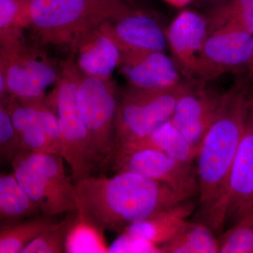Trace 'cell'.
<instances>
[{"instance_id": "6da1fadb", "label": "cell", "mask_w": 253, "mask_h": 253, "mask_svg": "<svg viewBox=\"0 0 253 253\" xmlns=\"http://www.w3.org/2000/svg\"><path fill=\"white\" fill-rule=\"evenodd\" d=\"M253 91L247 80H240L224 93L217 117L198 150L199 215L216 234L226 224L229 176L244 134Z\"/></svg>"}, {"instance_id": "7a4b0ae2", "label": "cell", "mask_w": 253, "mask_h": 253, "mask_svg": "<svg viewBox=\"0 0 253 253\" xmlns=\"http://www.w3.org/2000/svg\"><path fill=\"white\" fill-rule=\"evenodd\" d=\"M75 184L80 218L102 232L121 234L131 224L188 200L166 184L131 172L111 177L92 174Z\"/></svg>"}, {"instance_id": "3957f363", "label": "cell", "mask_w": 253, "mask_h": 253, "mask_svg": "<svg viewBox=\"0 0 253 253\" xmlns=\"http://www.w3.org/2000/svg\"><path fill=\"white\" fill-rule=\"evenodd\" d=\"M25 28L39 45L67 46L87 32L138 9L131 0L25 1Z\"/></svg>"}, {"instance_id": "277c9868", "label": "cell", "mask_w": 253, "mask_h": 253, "mask_svg": "<svg viewBox=\"0 0 253 253\" xmlns=\"http://www.w3.org/2000/svg\"><path fill=\"white\" fill-rule=\"evenodd\" d=\"M81 72L71 58L61 63L60 77L46 101L56 113L61 139V156L71 169L74 183L92 175L97 163L89 132L78 107Z\"/></svg>"}, {"instance_id": "5b68a950", "label": "cell", "mask_w": 253, "mask_h": 253, "mask_svg": "<svg viewBox=\"0 0 253 253\" xmlns=\"http://www.w3.org/2000/svg\"><path fill=\"white\" fill-rule=\"evenodd\" d=\"M60 154L21 150L11 161L20 185L42 214L57 217L78 211L76 184L65 171Z\"/></svg>"}, {"instance_id": "8992f818", "label": "cell", "mask_w": 253, "mask_h": 253, "mask_svg": "<svg viewBox=\"0 0 253 253\" xmlns=\"http://www.w3.org/2000/svg\"><path fill=\"white\" fill-rule=\"evenodd\" d=\"M191 86L181 83L165 89L130 85L125 88L118 95L114 148L110 161L115 155L144 139L170 119L178 101Z\"/></svg>"}, {"instance_id": "52a82bcc", "label": "cell", "mask_w": 253, "mask_h": 253, "mask_svg": "<svg viewBox=\"0 0 253 253\" xmlns=\"http://www.w3.org/2000/svg\"><path fill=\"white\" fill-rule=\"evenodd\" d=\"M38 44L25 38L0 46V76L6 78L8 94L24 101L45 97L46 89L60 77L58 64Z\"/></svg>"}, {"instance_id": "ba28073f", "label": "cell", "mask_w": 253, "mask_h": 253, "mask_svg": "<svg viewBox=\"0 0 253 253\" xmlns=\"http://www.w3.org/2000/svg\"><path fill=\"white\" fill-rule=\"evenodd\" d=\"M118 95L112 79H100L81 73L78 107L90 136L97 169L101 171L106 170L114 148Z\"/></svg>"}, {"instance_id": "9c48e42d", "label": "cell", "mask_w": 253, "mask_h": 253, "mask_svg": "<svg viewBox=\"0 0 253 253\" xmlns=\"http://www.w3.org/2000/svg\"><path fill=\"white\" fill-rule=\"evenodd\" d=\"M115 172H131L163 183L186 199L199 196L194 163L182 162L152 149H136L115 159L108 168Z\"/></svg>"}, {"instance_id": "30bf717a", "label": "cell", "mask_w": 253, "mask_h": 253, "mask_svg": "<svg viewBox=\"0 0 253 253\" xmlns=\"http://www.w3.org/2000/svg\"><path fill=\"white\" fill-rule=\"evenodd\" d=\"M253 36L236 28H221L208 35L200 52L196 80L212 81L227 73L246 69Z\"/></svg>"}, {"instance_id": "8fae6325", "label": "cell", "mask_w": 253, "mask_h": 253, "mask_svg": "<svg viewBox=\"0 0 253 253\" xmlns=\"http://www.w3.org/2000/svg\"><path fill=\"white\" fill-rule=\"evenodd\" d=\"M224 94L191 86L176 105L171 121L197 150L217 117Z\"/></svg>"}, {"instance_id": "7c38bea8", "label": "cell", "mask_w": 253, "mask_h": 253, "mask_svg": "<svg viewBox=\"0 0 253 253\" xmlns=\"http://www.w3.org/2000/svg\"><path fill=\"white\" fill-rule=\"evenodd\" d=\"M208 36L207 18L191 10L178 15L166 31L173 61L181 76L196 80L200 52Z\"/></svg>"}, {"instance_id": "4fadbf2b", "label": "cell", "mask_w": 253, "mask_h": 253, "mask_svg": "<svg viewBox=\"0 0 253 253\" xmlns=\"http://www.w3.org/2000/svg\"><path fill=\"white\" fill-rule=\"evenodd\" d=\"M120 71L128 84L144 89H165L180 84L181 73L165 51H122Z\"/></svg>"}, {"instance_id": "5bb4252c", "label": "cell", "mask_w": 253, "mask_h": 253, "mask_svg": "<svg viewBox=\"0 0 253 253\" xmlns=\"http://www.w3.org/2000/svg\"><path fill=\"white\" fill-rule=\"evenodd\" d=\"M112 38L122 51H165L166 32L154 18L138 9L99 27Z\"/></svg>"}, {"instance_id": "9a60e30c", "label": "cell", "mask_w": 253, "mask_h": 253, "mask_svg": "<svg viewBox=\"0 0 253 253\" xmlns=\"http://www.w3.org/2000/svg\"><path fill=\"white\" fill-rule=\"evenodd\" d=\"M253 195V91L244 134L229 176L226 223L234 224Z\"/></svg>"}, {"instance_id": "2e32d148", "label": "cell", "mask_w": 253, "mask_h": 253, "mask_svg": "<svg viewBox=\"0 0 253 253\" xmlns=\"http://www.w3.org/2000/svg\"><path fill=\"white\" fill-rule=\"evenodd\" d=\"M70 51L80 71L90 77L112 79L121 62L119 47L99 27L82 36Z\"/></svg>"}, {"instance_id": "e0dca14e", "label": "cell", "mask_w": 253, "mask_h": 253, "mask_svg": "<svg viewBox=\"0 0 253 253\" xmlns=\"http://www.w3.org/2000/svg\"><path fill=\"white\" fill-rule=\"evenodd\" d=\"M196 207L194 199L186 200L131 224L124 231L161 247L185 226Z\"/></svg>"}, {"instance_id": "ac0fdd59", "label": "cell", "mask_w": 253, "mask_h": 253, "mask_svg": "<svg viewBox=\"0 0 253 253\" xmlns=\"http://www.w3.org/2000/svg\"><path fill=\"white\" fill-rule=\"evenodd\" d=\"M141 149L157 150L182 162L189 163H194L198 153L197 149L169 119L158 126L144 139L129 145L115 155L110 161L108 168L111 162L119 156Z\"/></svg>"}, {"instance_id": "d6986e66", "label": "cell", "mask_w": 253, "mask_h": 253, "mask_svg": "<svg viewBox=\"0 0 253 253\" xmlns=\"http://www.w3.org/2000/svg\"><path fill=\"white\" fill-rule=\"evenodd\" d=\"M42 214L14 173L0 175V224L11 225Z\"/></svg>"}, {"instance_id": "ffe728a7", "label": "cell", "mask_w": 253, "mask_h": 253, "mask_svg": "<svg viewBox=\"0 0 253 253\" xmlns=\"http://www.w3.org/2000/svg\"><path fill=\"white\" fill-rule=\"evenodd\" d=\"M56 217L41 215L11 225L0 226V253H22L30 243L58 225Z\"/></svg>"}, {"instance_id": "44dd1931", "label": "cell", "mask_w": 253, "mask_h": 253, "mask_svg": "<svg viewBox=\"0 0 253 253\" xmlns=\"http://www.w3.org/2000/svg\"><path fill=\"white\" fill-rule=\"evenodd\" d=\"M204 221H188L174 237L161 245L162 253H217L219 239Z\"/></svg>"}, {"instance_id": "7402d4cb", "label": "cell", "mask_w": 253, "mask_h": 253, "mask_svg": "<svg viewBox=\"0 0 253 253\" xmlns=\"http://www.w3.org/2000/svg\"><path fill=\"white\" fill-rule=\"evenodd\" d=\"M206 18L208 35L219 28H231L253 36V0H227L213 8Z\"/></svg>"}, {"instance_id": "603a6c76", "label": "cell", "mask_w": 253, "mask_h": 253, "mask_svg": "<svg viewBox=\"0 0 253 253\" xmlns=\"http://www.w3.org/2000/svg\"><path fill=\"white\" fill-rule=\"evenodd\" d=\"M78 218V211L66 213V217L59 221L57 226L43 233L30 243L23 249L22 253H66L68 234Z\"/></svg>"}, {"instance_id": "cb8c5ba5", "label": "cell", "mask_w": 253, "mask_h": 253, "mask_svg": "<svg viewBox=\"0 0 253 253\" xmlns=\"http://www.w3.org/2000/svg\"><path fill=\"white\" fill-rule=\"evenodd\" d=\"M104 233L79 216L68 234L66 253H108Z\"/></svg>"}, {"instance_id": "d4e9b609", "label": "cell", "mask_w": 253, "mask_h": 253, "mask_svg": "<svg viewBox=\"0 0 253 253\" xmlns=\"http://www.w3.org/2000/svg\"><path fill=\"white\" fill-rule=\"evenodd\" d=\"M25 0H0V45L24 38Z\"/></svg>"}, {"instance_id": "484cf974", "label": "cell", "mask_w": 253, "mask_h": 253, "mask_svg": "<svg viewBox=\"0 0 253 253\" xmlns=\"http://www.w3.org/2000/svg\"><path fill=\"white\" fill-rule=\"evenodd\" d=\"M221 253H253V214L239 219L219 239Z\"/></svg>"}, {"instance_id": "4316f807", "label": "cell", "mask_w": 253, "mask_h": 253, "mask_svg": "<svg viewBox=\"0 0 253 253\" xmlns=\"http://www.w3.org/2000/svg\"><path fill=\"white\" fill-rule=\"evenodd\" d=\"M22 150L21 138L13 125L9 113L0 104V160L11 163L13 158Z\"/></svg>"}, {"instance_id": "83f0119b", "label": "cell", "mask_w": 253, "mask_h": 253, "mask_svg": "<svg viewBox=\"0 0 253 253\" xmlns=\"http://www.w3.org/2000/svg\"><path fill=\"white\" fill-rule=\"evenodd\" d=\"M108 253H162L161 247L151 244L149 241L136 237L128 233L120 234L111 246H109Z\"/></svg>"}, {"instance_id": "f1b7e54d", "label": "cell", "mask_w": 253, "mask_h": 253, "mask_svg": "<svg viewBox=\"0 0 253 253\" xmlns=\"http://www.w3.org/2000/svg\"><path fill=\"white\" fill-rule=\"evenodd\" d=\"M246 71L247 72L246 80L249 82L250 85L253 89V45L252 53H251V58H250L249 63H248L247 66H246Z\"/></svg>"}, {"instance_id": "f546056e", "label": "cell", "mask_w": 253, "mask_h": 253, "mask_svg": "<svg viewBox=\"0 0 253 253\" xmlns=\"http://www.w3.org/2000/svg\"><path fill=\"white\" fill-rule=\"evenodd\" d=\"M162 1L172 7L180 9V8L185 7L194 0H162Z\"/></svg>"}, {"instance_id": "4dcf8cb0", "label": "cell", "mask_w": 253, "mask_h": 253, "mask_svg": "<svg viewBox=\"0 0 253 253\" xmlns=\"http://www.w3.org/2000/svg\"><path fill=\"white\" fill-rule=\"evenodd\" d=\"M253 195L252 198H251V200H250L249 202L248 203L247 205L245 206L244 210H243L242 212H241V214H240L239 219L237 221H239V219H242L245 217H247V216L253 215Z\"/></svg>"}, {"instance_id": "1f68e13d", "label": "cell", "mask_w": 253, "mask_h": 253, "mask_svg": "<svg viewBox=\"0 0 253 253\" xmlns=\"http://www.w3.org/2000/svg\"><path fill=\"white\" fill-rule=\"evenodd\" d=\"M25 1H29V0H25Z\"/></svg>"}]
</instances>
